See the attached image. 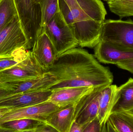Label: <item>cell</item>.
<instances>
[{"label":"cell","mask_w":133,"mask_h":132,"mask_svg":"<svg viewBox=\"0 0 133 132\" xmlns=\"http://www.w3.org/2000/svg\"><path fill=\"white\" fill-rule=\"evenodd\" d=\"M94 56L100 63L116 65L133 59V49L100 40L95 46Z\"/></svg>","instance_id":"cell-9"},{"label":"cell","mask_w":133,"mask_h":132,"mask_svg":"<svg viewBox=\"0 0 133 132\" xmlns=\"http://www.w3.org/2000/svg\"><path fill=\"white\" fill-rule=\"evenodd\" d=\"M129 111L130 112H131V113L133 114V109H132V110H130V111Z\"/></svg>","instance_id":"cell-32"},{"label":"cell","mask_w":133,"mask_h":132,"mask_svg":"<svg viewBox=\"0 0 133 132\" xmlns=\"http://www.w3.org/2000/svg\"><path fill=\"white\" fill-rule=\"evenodd\" d=\"M42 122L36 119H20L0 123V127L8 132H35Z\"/></svg>","instance_id":"cell-19"},{"label":"cell","mask_w":133,"mask_h":132,"mask_svg":"<svg viewBox=\"0 0 133 132\" xmlns=\"http://www.w3.org/2000/svg\"><path fill=\"white\" fill-rule=\"evenodd\" d=\"M104 1H108V0H104Z\"/></svg>","instance_id":"cell-33"},{"label":"cell","mask_w":133,"mask_h":132,"mask_svg":"<svg viewBox=\"0 0 133 132\" xmlns=\"http://www.w3.org/2000/svg\"><path fill=\"white\" fill-rule=\"evenodd\" d=\"M21 27L27 41V49H32L41 28L39 4L32 0H14Z\"/></svg>","instance_id":"cell-4"},{"label":"cell","mask_w":133,"mask_h":132,"mask_svg":"<svg viewBox=\"0 0 133 132\" xmlns=\"http://www.w3.org/2000/svg\"><path fill=\"white\" fill-rule=\"evenodd\" d=\"M48 72L58 82L50 89L71 87H107L112 84L114 77L108 67L100 63L87 51L76 47L57 57Z\"/></svg>","instance_id":"cell-1"},{"label":"cell","mask_w":133,"mask_h":132,"mask_svg":"<svg viewBox=\"0 0 133 132\" xmlns=\"http://www.w3.org/2000/svg\"><path fill=\"white\" fill-rule=\"evenodd\" d=\"M67 4L70 9L76 8L78 7L79 5L77 0H64Z\"/></svg>","instance_id":"cell-29"},{"label":"cell","mask_w":133,"mask_h":132,"mask_svg":"<svg viewBox=\"0 0 133 132\" xmlns=\"http://www.w3.org/2000/svg\"><path fill=\"white\" fill-rule=\"evenodd\" d=\"M46 71L37 62L31 51L16 65L0 71V84L23 81L42 76Z\"/></svg>","instance_id":"cell-6"},{"label":"cell","mask_w":133,"mask_h":132,"mask_svg":"<svg viewBox=\"0 0 133 132\" xmlns=\"http://www.w3.org/2000/svg\"><path fill=\"white\" fill-rule=\"evenodd\" d=\"M57 132L53 127L45 122H42L38 126L35 132Z\"/></svg>","instance_id":"cell-26"},{"label":"cell","mask_w":133,"mask_h":132,"mask_svg":"<svg viewBox=\"0 0 133 132\" xmlns=\"http://www.w3.org/2000/svg\"><path fill=\"white\" fill-rule=\"evenodd\" d=\"M22 48L28 50L26 38L18 15L0 32V58L10 56Z\"/></svg>","instance_id":"cell-7"},{"label":"cell","mask_w":133,"mask_h":132,"mask_svg":"<svg viewBox=\"0 0 133 132\" xmlns=\"http://www.w3.org/2000/svg\"><path fill=\"white\" fill-rule=\"evenodd\" d=\"M116 66L120 69L133 74V59L120 62L117 64Z\"/></svg>","instance_id":"cell-25"},{"label":"cell","mask_w":133,"mask_h":132,"mask_svg":"<svg viewBox=\"0 0 133 132\" xmlns=\"http://www.w3.org/2000/svg\"><path fill=\"white\" fill-rule=\"evenodd\" d=\"M31 52L38 64L46 72L57 58L54 46L42 28L40 29Z\"/></svg>","instance_id":"cell-11"},{"label":"cell","mask_w":133,"mask_h":132,"mask_svg":"<svg viewBox=\"0 0 133 132\" xmlns=\"http://www.w3.org/2000/svg\"><path fill=\"white\" fill-rule=\"evenodd\" d=\"M133 109V78L118 87L116 102L112 113L129 111Z\"/></svg>","instance_id":"cell-18"},{"label":"cell","mask_w":133,"mask_h":132,"mask_svg":"<svg viewBox=\"0 0 133 132\" xmlns=\"http://www.w3.org/2000/svg\"><path fill=\"white\" fill-rule=\"evenodd\" d=\"M12 108H11L6 107H0V119L2 117L5 113L10 111Z\"/></svg>","instance_id":"cell-30"},{"label":"cell","mask_w":133,"mask_h":132,"mask_svg":"<svg viewBox=\"0 0 133 132\" xmlns=\"http://www.w3.org/2000/svg\"><path fill=\"white\" fill-rule=\"evenodd\" d=\"M58 107L47 101L32 106L12 108L0 119V123L20 119H31L44 122L50 114Z\"/></svg>","instance_id":"cell-10"},{"label":"cell","mask_w":133,"mask_h":132,"mask_svg":"<svg viewBox=\"0 0 133 132\" xmlns=\"http://www.w3.org/2000/svg\"><path fill=\"white\" fill-rule=\"evenodd\" d=\"M41 13V28L46 24L58 12L60 11L59 0H40L39 2Z\"/></svg>","instance_id":"cell-22"},{"label":"cell","mask_w":133,"mask_h":132,"mask_svg":"<svg viewBox=\"0 0 133 132\" xmlns=\"http://www.w3.org/2000/svg\"><path fill=\"white\" fill-rule=\"evenodd\" d=\"M32 1L36 3V4H39L40 0H32Z\"/></svg>","instance_id":"cell-31"},{"label":"cell","mask_w":133,"mask_h":132,"mask_svg":"<svg viewBox=\"0 0 133 132\" xmlns=\"http://www.w3.org/2000/svg\"><path fill=\"white\" fill-rule=\"evenodd\" d=\"M79 6L71 10L67 24L71 27L78 45L94 48L100 40L107 11L101 0H77Z\"/></svg>","instance_id":"cell-2"},{"label":"cell","mask_w":133,"mask_h":132,"mask_svg":"<svg viewBox=\"0 0 133 132\" xmlns=\"http://www.w3.org/2000/svg\"><path fill=\"white\" fill-rule=\"evenodd\" d=\"M52 93L50 89L15 94L0 100V107L19 108L47 101Z\"/></svg>","instance_id":"cell-12"},{"label":"cell","mask_w":133,"mask_h":132,"mask_svg":"<svg viewBox=\"0 0 133 132\" xmlns=\"http://www.w3.org/2000/svg\"><path fill=\"white\" fill-rule=\"evenodd\" d=\"M92 87H71L52 90L48 101L59 107L75 104L82 97L90 91Z\"/></svg>","instance_id":"cell-14"},{"label":"cell","mask_w":133,"mask_h":132,"mask_svg":"<svg viewBox=\"0 0 133 132\" xmlns=\"http://www.w3.org/2000/svg\"><path fill=\"white\" fill-rule=\"evenodd\" d=\"M118 87L116 85L111 84L104 88L101 94L97 118L104 127V132L105 123L116 102Z\"/></svg>","instance_id":"cell-16"},{"label":"cell","mask_w":133,"mask_h":132,"mask_svg":"<svg viewBox=\"0 0 133 132\" xmlns=\"http://www.w3.org/2000/svg\"><path fill=\"white\" fill-rule=\"evenodd\" d=\"M57 82L54 76L46 72L42 76L36 78L4 84L11 90L12 95L50 89Z\"/></svg>","instance_id":"cell-13"},{"label":"cell","mask_w":133,"mask_h":132,"mask_svg":"<svg viewBox=\"0 0 133 132\" xmlns=\"http://www.w3.org/2000/svg\"><path fill=\"white\" fill-rule=\"evenodd\" d=\"M75 104L59 107L48 116L45 122L58 132H69L74 121Z\"/></svg>","instance_id":"cell-15"},{"label":"cell","mask_w":133,"mask_h":132,"mask_svg":"<svg viewBox=\"0 0 133 132\" xmlns=\"http://www.w3.org/2000/svg\"><path fill=\"white\" fill-rule=\"evenodd\" d=\"M100 40L133 49V20H105L102 27Z\"/></svg>","instance_id":"cell-5"},{"label":"cell","mask_w":133,"mask_h":132,"mask_svg":"<svg viewBox=\"0 0 133 132\" xmlns=\"http://www.w3.org/2000/svg\"><path fill=\"white\" fill-rule=\"evenodd\" d=\"M83 132H104V128L97 117L84 126Z\"/></svg>","instance_id":"cell-24"},{"label":"cell","mask_w":133,"mask_h":132,"mask_svg":"<svg viewBox=\"0 0 133 132\" xmlns=\"http://www.w3.org/2000/svg\"><path fill=\"white\" fill-rule=\"evenodd\" d=\"M11 91L4 84H0V100L11 95Z\"/></svg>","instance_id":"cell-27"},{"label":"cell","mask_w":133,"mask_h":132,"mask_svg":"<svg viewBox=\"0 0 133 132\" xmlns=\"http://www.w3.org/2000/svg\"><path fill=\"white\" fill-rule=\"evenodd\" d=\"M41 28L51 41L57 57L78 46L72 29L67 24L61 11Z\"/></svg>","instance_id":"cell-3"},{"label":"cell","mask_w":133,"mask_h":132,"mask_svg":"<svg viewBox=\"0 0 133 132\" xmlns=\"http://www.w3.org/2000/svg\"><path fill=\"white\" fill-rule=\"evenodd\" d=\"M110 11L120 19L133 16V0H108Z\"/></svg>","instance_id":"cell-21"},{"label":"cell","mask_w":133,"mask_h":132,"mask_svg":"<svg viewBox=\"0 0 133 132\" xmlns=\"http://www.w3.org/2000/svg\"><path fill=\"white\" fill-rule=\"evenodd\" d=\"M83 128L79 124L74 121L71 126L69 132H83Z\"/></svg>","instance_id":"cell-28"},{"label":"cell","mask_w":133,"mask_h":132,"mask_svg":"<svg viewBox=\"0 0 133 132\" xmlns=\"http://www.w3.org/2000/svg\"><path fill=\"white\" fill-rule=\"evenodd\" d=\"M17 15L14 0H0V32Z\"/></svg>","instance_id":"cell-20"},{"label":"cell","mask_w":133,"mask_h":132,"mask_svg":"<svg viewBox=\"0 0 133 132\" xmlns=\"http://www.w3.org/2000/svg\"><path fill=\"white\" fill-rule=\"evenodd\" d=\"M106 87L94 88L75 104V122L83 128L85 125L97 117L101 94Z\"/></svg>","instance_id":"cell-8"},{"label":"cell","mask_w":133,"mask_h":132,"mask_svg":"<svg viewBox=\"0 0 133 132\" xmlns=\"http://www.w3.org/2000/svg\"><path fill=\"white\" fill-rule=\"evenodd\" d=\"M29 51L24 48H20L12 56L0 58V71L9 68L22 61L28 55Z\"/></svg>","instance_id":"cell-23"},{"label":"cell","mask_w":133,"mask_h":132,"mask_svg":"<svg viewBox=\"0 0 133 132\" xmlns=\"http://www.w3.org/2000/svg\"><path fill=\"white\" fill-rule=\"evenodd\" d=\"M133 132V114L129 111L112 113L104 127V132Z\"/></svg>","instance_id":"cell-17"}]
</instances>
